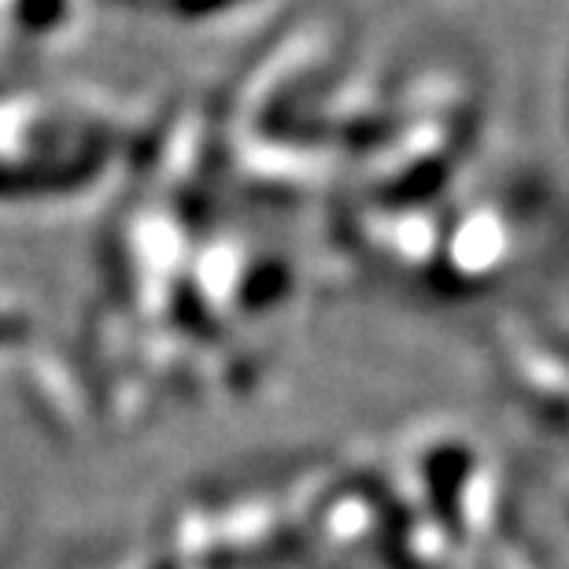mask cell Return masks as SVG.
<instances>
[{
  "mask_svg": "<svg viewBox=\"0 0 569 569\" xmlns=\"http://www.w3.org/2000/svg\"><path fill=\"white\" fill-rule=\"evenodd\" d=\"M443 248H448L451 270L462 281H485L492 278L499 267L507 263L510 248H515V233H510V219L507 211L499 208H473L466 219L451 226V233L443 237Z\"/></svg>",
  "mask_w": 569,
  "mask_h": 569,
  "instance_id": "cell-1",
  "label": "cell"
}]
</instances>
